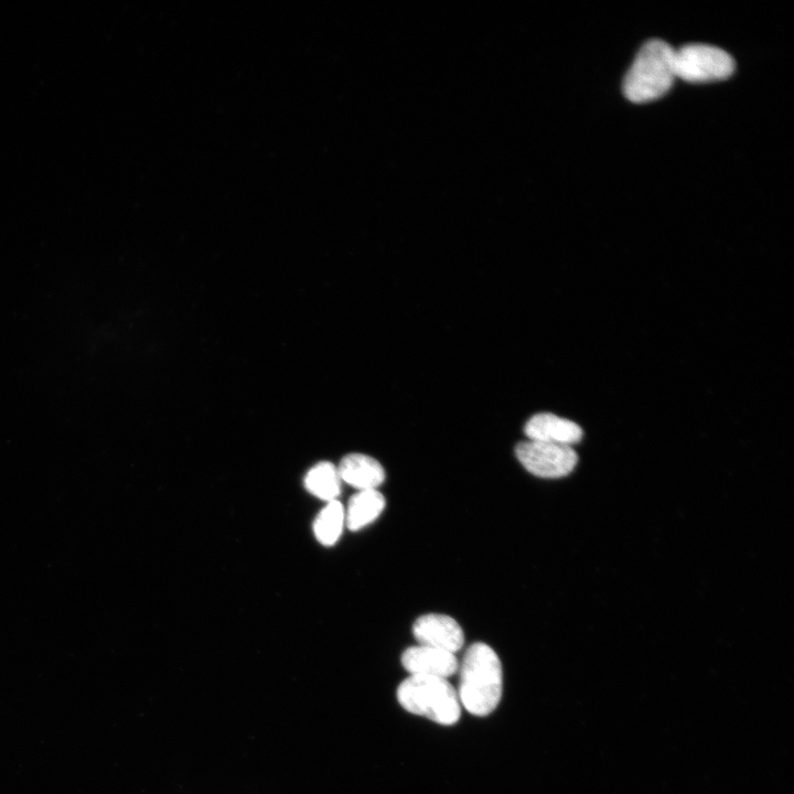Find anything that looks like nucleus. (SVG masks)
I'll return each mask as SVG.
<instances>
[{
  "instance_id": "f03ea898",
  "label": "nucleus",
  "mask_w": 794,
  "mask_h": 794,
  "mask_svg": "<svg viewBox=\"0 0 794 794\" xmlns=\"http://www.w3.org/2000/svg\"><path fill=\"white\" fill-rule=\"evenodd\" d=\"M674 51L659 39L644 43L624 77L625 98L634 104H644L663 97L676 78Z\"/></svg>"
},
{
  "instance_id": "0eeeda50",
  "label": "nucleus",
  "mask_w": 794,
  "mask_h": 794,
  "mask_svg": "<svg viewBox=\"0 0 794 794\" xmlns=\"http://www.w3.org/2000/svg\"><path fill=\"white\" fill-rule=\"evenodd\" d=\"M401 664L410 675L446 679L453 675L459 666L453 653L420 644L411 646L403 653Z\"/></svg>"
},
{
  "instance_id": "20e7f679",
  "label": "nucleus",
  "mask_w": 794,
  "mask_h": 794,
  "mask_svg": "<svg viewBox=\"0 0 794 794\" xmlns=\"http://www.w3.org/2000/svg\"><path fill=\"white\" fill-rule=\"evenodd\" d=\"M732 56L717 46L693 43L674 51L676 78L688 83H710L732 75Z\"/></svg>"
},
{
  "instance_id": "6e6552de",
  "label": "nucleus",
  "mask_w": 794,
  "mask_h": 794,
  "mask_svg": "<svg viewBox=\"0 0 794 794\" xmlns=\"http://www.w3.org/2000/svg\"><path fill=\"white\" fill-rule=\"evenodd\" d=\"M524 432L528 440L569 447L579 442L583 436L579 425L550 412L534 415L526 422Z\"/></svg>"
},
{
  "instance_id": "9d476101",
  "label": "nucleus",
  "mask_w": 794,
  "mask_h": 794,
  "mask_svg": "<svg viewBox=\"0 0 794 794\" xmlns=\"http://www.w3.org/2000/svg\"><path fill=\"white\" fill-rule=\"evenodd\" d=\"M385 507V497L377 490H364L354 494L345 509V525L351 530L361 529L374 522Z\"/></svg>"
},
{
  "instance_id": "f8f14e48",
  "label": "nucleus",
  "mask_w": 794,
  "mask_h": 794,
  "mask_svg": "<svg viewBox=\"0 0 794 794\" xmlns=\"http://www.w3.org/2000/svg\"><path fill=\"white\" fill-rule=\"evenodd\" d=\"M345 525V508L337 501L328 502L313 523L315 538L324 546H332L340 538Z\"/></svg>"
},
{
  "instance_id": "9b49d317",
  "label": "nucleus",
  "mask_w": 794,
  "mask_h": 794,
  "mask_svg": "<svg viewBox=\"0 0 794 794\" xmlns=\"http://www.w3.org/2000/svg\"><path fill=\"white\" fill-rule=\"evenodd\" d=\"M341 478L337 466L328 461L313 465L304 476V486L312 495L331 502L341 492Z\"/></svg>"
},
{
  "instance_id": "1a4fd4ad",
  "label": "nucleus",
  "mask_w": 794,
  "mask_h": 794,
  "mask_svg": "<svg viewBox=\"0 0 794 794\" xmlns=\"http://www.w3.org/2000/svg\"><path fill=\"white\" fill-rule=\"evenodd\" d=\"M341 481L358 491L377 490L385 480L382 464L374 458L363 453L345 455L339 466Z\"/></svg>"
},
{
  "instance_id": "7ed1b4c3",
  "label": "nucleus",
  "mask_w": 794,
  "mask_h": 794,
  "mask_svg": "<svg viewBox=\"0 0 794 794\" xmlns=\"http://www.w3.org/2000/svg\"><path fill=\"white\" fill-rule=\"evenodd\" d=\"M397 699L407 711L441 725H453L460 718L458 693L446 678L410 675L399 685Z\"/></svg>"
},
{
  "instance_id": "423d86ee",
  "label": "nucleus",
  "mask_w": 794,
  "mask_h": 794,
  "mask_svg": "<svg viewBox=\"0 0 794 794\" xmlns=\"http://www.w3.org/2000/svg\"><path fill=\"white\" fill-rule=\"evenodd\" d=\"M412 633L420 645L453 654L462 647L464 642L460 624L453 618L439 613L419 616L414 623Z\"/></svg>"
},
{
  "instance_id": "f257e3e1",
  "label": "nucleus",
  "mask_w": 794,
  "mask_h": 794,
  "mask_svg": "<svg viewBox=\"0 0 794 794\" xmlns=\"http://www.w3.org/2000/svg\"><path fill=\"white\" fill-rule=\"evenodd\" d=\"M502 688L503 670L497 654L485 643H473L460 668V704L472 715L486 716L498 705Z\"/></svg>"
},
{
  "instance_id": "39448f33",
  "label": "nucleus",
  "mask_w": 794,
  "mask_h": 794,
  "mask_svg": "<svg viewBox=\"0 0 794 794\" xmlns=\"http://www.w3.org/2000/svg\"><path fill=\"white\" fill-rule=\"evenodd\" d=\"M515 454L528 472L545 479L566 476L578 462L572 447L528 439L517 443Z\"/></svg>"
}]
</instances>
